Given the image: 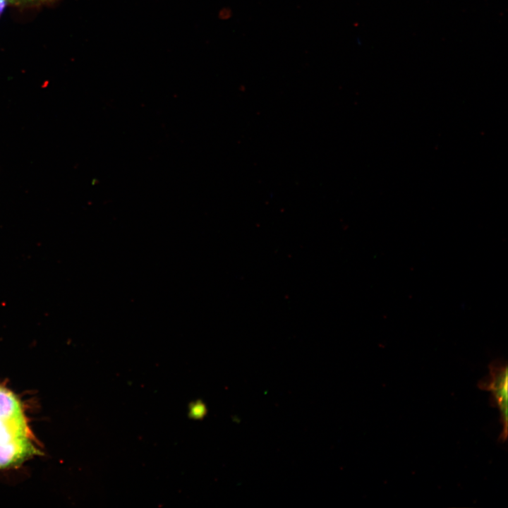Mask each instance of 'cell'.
Wrapping results in <instances>:
<instances>
[{"label": "cell", "mask_w": 508, "mask_h": 508, "mask_svg": "<svg viewBox=\"0 0 508 508\" xmlns=\"http://www.w3.org/2000/svg\"><path fill=\"white\" fill-rule=\"evenodd\" d=\"M39 452L22 402L0 385V468L22 464Z\"/></svg>", "instance_id": "cell-1"}, {"label": "cell", "mask_w": 508, "mask_h": 508, "mask_svg": "<svg viewBox=\"0 0 508 508\" xmlns=\"http://www.w3.org/2000/svg\"><path fill=\"white\" fill-rule=\"evenodd\" d=\"M489 375L482 380L479 387L490 391L492 401L499 409L502 430L500 440L504 442L507 437L508 418V371L507 362L499 358L492 361L489 365Z\"/></svg>", "instance_id": "cell-2"}, {"label": "cell", "mask_w": 508, "mask_h": 508, "mask_svg": "<svg viewBox=\"0 0 508 508\" xmlns=\"http://www.w3.org/2000/svg\"><path fill=\"white\" fill-rule=\"evenodd\" d=\"M7 3L15 4L17 6H30L39 4L50 0H6Z\"/></svg>", "instance_id": "cell-3"}, {"label": "cell", "mask_w": 508, "mask_h": 508, "mask_svg": "<svg viewBox=\"0 0 508 508\" xmlns=\"http://www.w3.org/2000/svg\"><path fill=\"white\" fill-rule=\"evenodd\" d=\"M7 1L6 0H0V16L4 11Z\"/></svg>", "instance_id": "cell-4"}]
</instances>
